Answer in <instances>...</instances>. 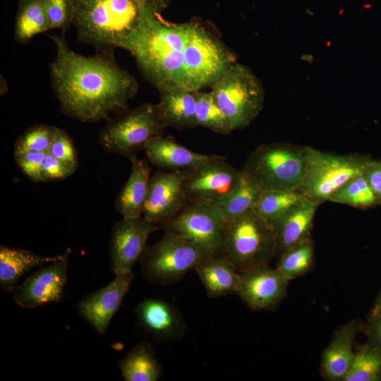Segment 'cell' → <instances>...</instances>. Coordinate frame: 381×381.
Returning a JSON list of instances; mask_svg holds the SVG:
<instances>
[{
  "label": "cell",
  "instance_id": "obj_1",
  "mask_svg": "<svg viewBox=\"0 0 381 381\" xmlns=\"http://www.w3.org/2000/svg\"><path fill=\"white\" fill-rule=\"evenodd\" d=\"M50 37L56 49L49 66L52 84L65 114L95 122L126 111L138 85L116 63L114 53L97 52L94 56H84L69 48L64 35Z\"/></svg>",
  "mask_w": 381,
  "mask_h": 381
},
{
  "label": "cell",
  "instance_id": "obj_2",
  "mask_svg": "<svg viewBox=\"0 0 381 381\" xmlns=\"http://www.w3.org/2000/svg\"><path fill=\"white\" fill-rule=\"evenodd\" d=\"M73 5L78 38L106 53L130 51L148 13L159 8L145 0H73Z\"/></svg>",
  "mask_w": 381,
  "mask_h": 381
},
{
  "label": "cell",
  "instance_id": "obj_3",
  "mask_svg": "<svg viewBox=\"0 0 381 381\" xmlns=\"http://www.w3.org/2000/svg\"><path fill=\"white\" fill-rule=\"evenodd\" d=\"M193 23L163 21L151 11L131 50L144 77L158 90L183 88L185 51Z\"/></svg>",
  "mask_w": 381,
  "mask_h": 381
},
{
  "label": "cell",
  "instance_id": "obj_4",
  "mask_svg": "<svg viewBox=\"0 0 381 381\" xmlns=\"http://www.w3.org/2000/svg\"><path fill=\"white\" fill-rule=\"evenodd\" d=\"M276 252L271 223L253 210L225 222L223 253L239 273L268 265Z\"/></svg>",
  "mask_w": 381,
  "mask_h": 381
},
{
  "label": "cell",
  "instance_id": "obj_5",
  "mask_svg": "<svg viewBox=\"0 0 381 381\" xmlns=\"http://www.w3.org/2000/svg\"><path fill=\"white\" fill-rule=\"evenodd\" d=\"M306 170L305 146L284 143L261 145L242 171L262 189L298 190Z\"/></svg>",
  "mask_w": 381,
  "mask_h": 381
},
{
  "label": "cell",
  "instance_id": "obj_6",
  "mask_svg": "<svg viewBox=\"0 0 381 381\" xmlns=\"http://www.w3.org/2000/svg\"><path fill=\"white\" fill-rule=\"evenodd\" d=\"M217 105L234 130L248 126L263 107L265 91L246 66L235 62L211 85Z\"/></svg>",
  "mask_w": 381,
  "mask_h": 381
},
{
  "label": "cell",
  "instance_id": "obj_7",
  "mask_svg": "<svg viewBox=\"0 0 381 381\" xmlns=\"http://www.w3.org/2000/svg\"><path fill=\"white\" fill-rule=\"evenodd\" d=\"M164 231L161 240L146 248L140 262L142 272L148 281L170 285L212 254L186 237Z\"/></svg>",
  "mask_w": 381,
  "mask_h": 381
},
{
  "label": "cell",
  "instance_id": "obj_8",
  "mask_svg": "<svg viewBox=\"0 0 381 381\" xmlns=\"http://www.w3.org/2000/svg\"><path fill=\"white\" fill-rule=\"evenodd\" d=\"M306 170L298 189L320 204L353 177L363 174L369 158L356 155H334L305 146Z\"/></svg>",
  "mask_w": 381,
  "mask_h": 381
},
{
  "label": "cell",
  "instance_id": "obj_9",
  "mask_svg": "<svg viewBox=\"0 0 381 381\" xmlns=\"http://www.w3.org/2000/svg\"><path fill=\"white\" fill-rule=\"evenodd\" d=\"M235 62V56L222 42L193 24L185 51L183 88L198 92L211 87Z\"/></svg>",
  "mask_w": 381,
  "mask_h": 381
},
{
  "label": "cell",
  "instance_id": "obj_10",
  "mask_svg": "<svg viewBox=\"0 0 381 381\" xmlns=\"http://www.w3.org/2000/svg\"><path fill=\"white\" fill-rule=\"evenodd\" d=\"M109 119L101 130L99 142L108 152L128 159L141 150L165 128L159 121L155 104L145 103Z\"/></svg>",
  "mask_w": 381,
  "mask_h": 381
},
{
  "label": "cell",
  "instance_id": "obj_11",
  "mask_svg": "<svg viewBox=\"0 0 381 381\" xmlns=\"http://www.w3.org/2000/svg\"><path fill=\"white\" fill-rule=\"evenodd\" d=\"M168 222V230L194 241L211 254L223 253L225 219L214 205L188 202Z\"/></svg>",
  "mask_w": 381,
  "mask_h": 381
},
{
  "label": "cell",
  "instance_id": "obj_12",
  "mask_svg": "<svg viewBox=\"0 0 381 381\" xmlns=\"http://www.w3.org/2000/svg\"><path fill=\"white\" fill-rule=\"evenodd\" d=\"M225 159L184 171V190L188 202L216 205L236 188L241 170L232 167Z\"/></svg>",
  "mask_w": 381,
  "mask_h": 381
},
{
  "label": "cell",
  "instance_id": "obj_13",
  "mask_svg": "<svg viewBox=\"0 0 381 381\" xmlns=\"http://www.w3.org/2000/svg\"><path fill=\"white\" fill-rule=\"evenodd\" d=\"M163 226L154 224L143 216L123 218L111 229L109 257L115 275L133 272L135 263L140 260L147 248L150 235Z\"/></svg>",
  "mask_w": 381,
  "mask_h": 381
},
{
  "label": "cell",
  "instance_id": "obj_14",
  "mask_svg": "<svg viewBox=\"0 0 381 381\" xmlns=\"http://www.w3.org/2000/svg\"><path fill=\"white\" fill-rule=\"evenodd\" d=\"M184 178L179 171L158 170L151 176L142 215L162 226L172 219L188 202Z\"/></svg>",
  "mask_w": 381,
  "mask_h": 381
},
{
  "label": "cell",
  "instance_id": "obj_15",
  "mask_svg": "<svg viewBox=\"0 0 381 381\" xmlns=\"http://www.w3.org/2000/svg\"><path fill=\"white\" fill-rule=\"evenodd\" d=\"M71 249L59 258L42 267L14 290L16 303L25 308H32L48 303H59L67 282V268Z\"/></svg>",
  "mask_w": 381,
  "mask_h": 381
},
{
  "label": "cell",
  "instance_id": "obj_16",
  "mask_svg": "<svg viewBox=\"0 0 381 381\" xmlns=\"http://www.w3.org/2000/svg\"><path fill=\"white\" fill-rule=\"evenodd\" d=\"M134 279L133 272L115 275L98 291L86 295L78 303V310L99 334H105L110 321L120 308Z\"/></svg>",
  "mask_w": 381,
  "mask_h": 381
},
{
  "label": "cell",
  "instance_id": "obj_17",
  "mask_svg": "<svg viewBox=\"0 0 381 381\" xmlns=\"http://www.w3.org/2000/svg\"><path fill=\"white\" fill-rule=\"evenodd\" d=\"M288 281L277 269L260 266L240 273L236 294L253 309H271L286 295Z\"/></svg>",
  "mask_w": 381,
  "mask_h": 381
},
{
  "label": "cell",
  "instance_id": "obj_18",
  "mask_svg": "<svg viewBox=\"0 0 381 381\" xmlns=\"http://www.w3.org/2000/svg\"><path fill=\"white\" fill-rule=\"evenodd\" d=\"M139 325L161 341L182 338L186 325L181 313L173 304L158 298H146L135 310Z\"/></svg>",
  "mask_w": 381,
  "mask_h": 381
},
{
  "label": "cell",
  "instance_id": "obj_19",
  "mask_svg": "<svg viewBox=\"0 0 381 381\" xmlns=\"http://www.w3.org/2000/svg\"><path fill=\"white\" fill-rule=\"evenodd\" d=\"M319 204L304 197L271 222L277 252L282 255L310 238V231Z\"/></svg>",
  "mask_w": 381,
  "mask_h": 381
},
{
  "label": "cell",
  "instance_id": "obj_20",
  "mask_svg": "<svg viewBox=\"0 0 381 381\" xmlns=\"http://www.w3.org/2000/svg\"><path fill=\"white\" fill-rule=\"evenodd\" d=\"M144 150L152 164L167 171H188L226 157L216 154L193 151L172 138L162 137L161 135L152 138Z\"/></svg>",
  "mask_w": 381,
  "mask_h": 381
},
{
  "label": "cell",
  "instance_id": "obj_21",
  "mask_svg": "<svg viewBox=\"0 0 381 381\" xmlns=\"http://www.w3.org/2000/svg\"><path fill=\"white\" fill-rule=\"evenodd\" d=\"M158 90L159 101L155 104V109L164 128L184 129L198 126L195 119V92L181 88Z\"/></svg>",
  "mask_w": 381,
  "mask_h": 381
},
{
  "label": "cell",
  "instance_id": "obj_22",
  "mask_svg": "<svg viewBox=\"0 0 381 381\" xmlns=\"http://www.w3.org/2000/svg\"><path fill=\"white\" fill-rule=\"evenodd\" d=\"M194 270L209 297L217 298L236 293L240 273L224 253L210 255Z\"/></svg>",
  "mask_w": 381,
  "mask_h": 381
},
{
  "label": "cell",
  "instance_id": "obj_23",
  "mask_svg": "<svg viewBox=\"0 0 381 381\" xmlns=\"http://www.w3.org/2000/svg\"><path fill=\"white\" fill-rule=\"evenodd\" d=\"M129 159L131 162L129 177L115 200L116 209L123 218L142 216L152 171L149 164L137 156Z\"/></svg>",
  "mask_w": 381,
  "mask_h": 381
},
{
  "label": "cell",
  "instance_id": "obj_24",
  "mask_svg": "<svg viewBox=\"0 0 381 381\" xmlns=\"http://www.w3.org/2000/svg\"><path fill=\"white\" fill-rule=\"evenodd\" d=\"M356 328L355 323L350 322L339 329L334 335L322 359V374L325 379L332 381L344 380L355 354L353 340Z\"/></svg>",
  "mask_w": 381,
  "mask_h": 381
},
{
  "label": "cell",
  "instance_id": "obj_25",
  "mask_svg": "<svg viewBox=\"0 0 381 381\" xmlns=\"http://www.w3.org/2000/svg\"><path fill=\"white\" fill-rule=\"evenodd\" d=\"M60 255L41 256L32 251L16 248L0 247V286L8 292H13L20 278L37 266L51 263Z\"/></svg>",
  "mask_w": 381,
  "mask_h": 381
},
{
  "label": "cell",
  "instance_id": "obj_26",
  "mask_svg": "<svg viewBox=\"0 0 381 381\" xmlns=\"http://www.w3.org/2000/svg\"><path fill=\"white\" fill-rule=\"evenodd\" d=\"M119 366L126 381H157L162 375L155 351L146 341L135 346L119 361Z\"/></svg>",
  "mask_w": 381,
  "mask_h": 381
},
{
  "label": "cell",
  "instance_id": "obj_27",
  "mask_svg": "<svg viewBox=\"0 0 381 381\" xmlns=\"http://www.w3.org/2000/svg\"><path fill=\"white\" fill-rule=\"evenodd\" d=\"M49 30L46 0H19L13 30L18 43H28L35 35Z\"/></svg>",
  "mask_w": 381,
  "mask_h": 381
},
{
  "label": "cell",
  "instance_id": "obj_28",
  "mask_svg": "<svg viewBox=\"0 0 381 381\" xmlns=\"http://www.w3.org/2000/svg\"><path fill=\"white\" fill-rule=\"evenodd\" d=\"M262 192L260 186L241 170L236 188L214 205L221 210L225 221H229L252 210Z\"/></svg>",
  "mask_w": 381,
  "mask_h": 381
},
{
  "label": "cell",
  "instance_id": "obj_29",
  "mask_svg": "<svg viewBox=\"0 0 381 381\" xmlns=\"http://www.w3.org/2000/svg\"><path fill=\"white\" fill-rule=\"evenodd\" d=\"M381 380V347L370 342L355 352L344 381Z\"/></svg>",
  "mask_w": 381,
  "mask_h": 381
},
{
  "label": "cell",
  "instance_id": "obj_30",
  "mask_svg": "<svg viewBox=\"0 0 381 381\" xmlns=\"http://www.w3.org/2000/svg\"><path fill=\"white\" fill-rule=\"evenodd\" d=\"M304 197L298 190L262 191L253 210L260 217L271 223Z\"/></svg>",
  "mask_w": 381,
  "mask_h": 381
},
{
  "label": "cell",
  "instance_id": "obj_31",
  "mask_svg": "<svg viewBox=\"0 0 381 381\" xmlns=\"http://www.w3.org/2000/svg\"><path fill=\"white\" fill-rule=\"evenodd\" d=\"M195 119L198 126L220 134H229L231 126L215 102L211 92H195Z\"/></svg>",
  "mask_w": 381,
  "mask_h": 381
},
{
  "label": "cell",
  "instance_id": "obj_32",
  "mask_svg": "<svg viewBox=\"0 0 381 381\" xmlns=\"http://www.w3.org/2000/svg\"><path fill=\"white\" fill-rule=\"evenodd\" d=\"M329 201L360 208H367L379 204L363 174L348 181L330 196Z\"/></svg>",
  "mask_w": 381,
  "mask_h": 381
},
{
  "label": "cell",
  "instance_id": "obj_33",
  "mask_svg": "<svg viewBox=\"0 0 381 381\" xmlns=\"http://www.w3.org/2000/svg\"><path fill=\"white\" fill-rule=\"evenodd\" d=\"M313 261V247L310 238L280 255L276 269L288 280L308 272Z\"/></svg>",
  "mask_w": 381,
  "mask_h": 381
},
{
  "label": "cell",
  "instance_id": "obj_34",
  "mask_svg": "<svg viewBox=\"0 0 381 381\" xmlns=\"http://www.w3.org/2000/svg\"><path fill=\"white\" fill-rule=\"evenodd\" d=\"M57 127L47 124L34 126L25 131L15 142L14 152L47 153Z\"/></svg>",
  "mask_w": 381,
  "mask_h": 381
},
{
  "label": "cell",
  "instance_id": "obj_35",
  "mask_svg": "<svg viewBox=\"0 0 381 381\" xmlns=\"http://www.w3.org/2000/svg\"><path fill=\"white\" fill-rule=\"evenodd\" d=\"M46 8L50 30L66 31L73 24V0H46Z\"/></svg>",
  "mask_w": 381,
  "mask_h": 381
},
{
  "label": "cell",
  "instance_id": "obj_36",
  "mask_svg": "<svg viewBox=\"0 0 381 381\" xmlns=\"http://www.w3.org/2000/svg\"><path fill=\"white\" fill-rule=\"evenodd\" d=\"M47 153L77 169L78 164L77 150L72 138L64 129L56 128Z\"/></svg>",
  "mask_w": 381,
  "mask_h": 381
},
{
  "label": "cell",
  "instance_id": "obj_37",
  "mask_svg": "<svg viewBox=\"0 0 381 381\" xmlns=\"http://www.w3.org/2000/svg\"><path fill=\"white\" fill-rule=\"evenodd\" d=\"M47 153L38 152H13L15 160L30 180L43 182L42 164Z\"/></svg>",
  "mask_w": 381,
  "mask_h": 381
},
{
  "label": "cell",
  "instance_id": "obj_38",
  "mask_svg": "<svg viewBox=\"0 0 381 381\" xmlns=\"http://www.w3.org/2000/svg\"><path fill=\"white\" fill-rule=\"evenodd\" d=\"M75 170L68 164L47 153L42 164L43 182L65 179Z\"/></svg>",
  "mask_w": 381,
  "mask_h": 381
},
{
  "label": "cell",
  "instance_id": "obj_39",
  "mask_svg": "<svg viewBox=\"0 0 381 381\" xmlns=\"http://www.w3.org/2000/svg\"><path fill=\"white\" fill-rule=\"evenodd\" d=\"M363 175L369 183L378 202L381 203V162L369 159L363 167Z\"/></svg>",
  "mask_w": 381,
  "mask_h": 381
},
{
  "label": "cell",
  "instance_id": "obj_40",
  "mask_svg": "<svg viewBox=\"0 0 381 381\" xmlns=\"http://www.w3.org/2000/svg\"><path fill=\"white\" fill-rule=\"evenodd\" d=\"M365 329V333L369 338V342L381 347V313L369 319Z\"/></svg>",
  "mask_w": 381,
  "mask_h": 381
},
{
  "label": "cell",
  "instance_id": "obj_41",
  "mask_svg": "<svg viewBox=\"0 0 381 381\" xmlns=\"http://www.w3.org/2000/svg\"><path fill=\"white\" fill-rule=\"evenodd\" d=\"M381 313V291L376 298L373 306L370 310L369 319H371ZM368 319V320H369Z\"/></svg>",
  "mask_w": 381,
  "mask_h": 381
},
{
  "label": "cell",
  "instance_id": "obj_42",
  "mask_svg": "<svg viewBox=\"0 0 381 381\" xmlns=\"http://www.w3.org/2000/svg\"><path fill=\"white\" fill-rule=\"evenodd\" d=\"M145 1H150V2H152V3H155V4H158L157 0H145Z\"/></svg>",
  "mask_w": 381,
  "mask_h": 381
}]
</instances>
